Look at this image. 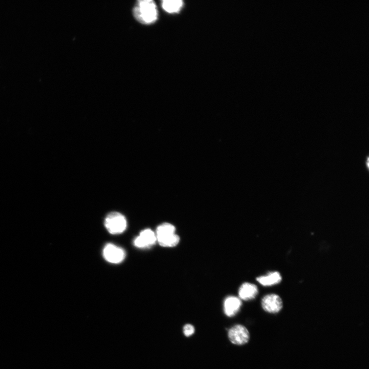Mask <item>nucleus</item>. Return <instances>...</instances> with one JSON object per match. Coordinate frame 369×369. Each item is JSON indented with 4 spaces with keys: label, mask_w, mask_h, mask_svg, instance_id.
<instances>
[{
    "label": "nucleus",
    "mask_w": 369,
    "mask_h": 369,
    "mask_svg": "<svg viewBox=\"0 0 369 369\" xmlns=\"http://www.w3.org/2000/svg\"><path fill=\"white\" fill-rule=\"evenodd\" d=\"M133 14L136 20L144 25L151 24L158 16L156 6L151 0L137 2L133 8Z\"/></svg>",
    "instance_id": "obj_1"
},
{
    "label": "nucleus",
    "mask_w": 369,
    "mask_h": 369,
    "mask_svg": "<svg viewBox=\"0 0 369 369\" xmlns=\"http://www.w3.org/2000/svg\"><path fill=\"white\" fill-rule=\"evenodd\" d=\"M175 227L169 223L160 225L156 230V242L162 247H173L179 242V237L175 234Z\"/></svg>",
    "instance_id": "obj_2"
},
{
    "label": "nucleus",
    "mask_w": 369,
    "mask_h": 369,
    "mask_svg": "<svg viewBox=\"0 0 369 369\" xmlns=\"http://www.w3.org/2000/svg\"><path fill=\"white\" fill-rule=\"evenodd\" d=\"M104 225L110 234L118 235L123 233L126 229L127 221L120 213L113 212L107 215Z\"/></svg>",
    "instance_id": "obj_3"
},
{
    "label": "nucleus",
    "mask_w": 369,
    "mask_h": 369,
    "mask_svg": "<svg viewBox=\"0 0 369 369\" xmlns=\"http://www.w3.org/2000/svg\"><path fill=\"white\" fill-rule=\"evenodd\" d=\"M103 256L110 263L119 264L124 260L126 254L122 248L112 244H108L104 248Z\"/></svg>",
    "instance_id": "obj_4"
},
{
    "label": "nucleus",
    "mask_w": 369,
    "mask_h": 369,
    "mask_svg": "<svg viewBox=\"0 0 369 369\" xmlns=\"http://www.w3.org/2000/svg\"><path fill=\"white\" fill-rule=\"evenodd\" d=\"M231 342L237 345H243L248 342L250 334L247 329L241 325H237L231 328L228 332Z\"/></svg>",
    "instance_id": "obj_5"
},
{
    "label": "nucleus",
    "mask_w": 369,
    "mask_h": 369,
    "mask_svg": "<svg viewBox=\"0 0 369 369\" xmlns=\"http://www.w3.org/2000/svg\"><path fill=\"white\" fill-rule=\"evenodd\" d=\"M262 305L266 312L275 314L282 309L283 304L282 298L278 295L270 294L262 299Z\"/></svg>",
    "instance_id": "obj_6"
},
{
    "label": "nucleus",
    "mask_w": 369,
    "mask_h": 369,
    "mask_svg": "<svg viewBox=\"0 0 369 369\" xmlns=\"http://www.w3.org/2000/svg\"><path fill=\"white\" fill-rule=\"evenodd\" d=\"M156 242L155 234L151 229H147L142 231L139 236L134 241V246L138 248H149Z\"/></svg>",
    "instance_id": "obj_7"
},
{
    "label": "nucleus",
    "mask_w": 369,
    "mask_h": 369,
    "mask_svg": "<svg viewBox=\"0 0 369 369\" xmlns=\"http://www.w3.org/2000/svg\"><path fill=\"white\" fill-rule=\"evenodd\" d=\"M242 302L240 298L230 296L227 297L224 303V310L225 314L232 317L235 316L240 310Z\"/></svg>",
    "instance_id": "obj_8"
},
{
    "label": "nucleus",
    "mask_w": 369,
    "mask_h": 369,
    "mask_svg": "<svg viewBox=\"0 0 369 369\" xmlns=\"http://www.w3.org/2000/svg\"><path fill=\"white\" fill-rule=\"evenodd\" d=\"M259 293L257 286L253 284L245 283L240 288L239 295L240 299L244 301H249L255 298Z\"/></svg>",
    "instance_id": "obj_9"
},
{
    "label": "nucleus",
    "mask_w": 369,
    "mask_h": 369,
    "mask_svg": "<svg viewBox=\"0 0 369 369\" xmlns=\"http://www.w3.org/2000/svg\"><path fill=\"white\" fill-rule=\"evenodd\" d=\"M282 280L280 273L278 272L270 273L265 276L257 278L258 282L264 286H271L279 284Z\"/></svg>",
    "instance_id": "obj_10"
},
{
    "label": "nucleus",
    "mask_w": 369,
    "mask_h": 369,
    "mask_svg": "<svg viewBox=\"0 0 369 369\" xmlns=\"http://www.w3.org/2000/svg\"><path fill=\"white\" fill-rule=\"evenodd\" d=\"M182 6V2L180 0H166L162 3L163 9L169 13L178 12Z\"/></svg>",
    "instance_id": "obj_11"
},
{
    "label": "nucleus",
    "mask_w": 369,
    "mask_h": 369,
    "mask_svg": "<svg viewBox=\"0 0 369 369\" xmlns=\"http://www.w3.org/2000/svg\"><path fill=\"white\" fill-rule=\"evenodd\" d=\"M195 329L194 327L191 324H187L183 327V332L184 335L187 337L192 336L194 334Z\"/></svg>",
    "instance_id": "obj_12"
}]
</instances>
